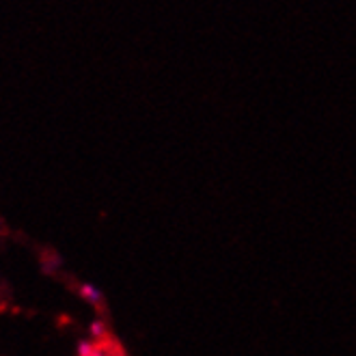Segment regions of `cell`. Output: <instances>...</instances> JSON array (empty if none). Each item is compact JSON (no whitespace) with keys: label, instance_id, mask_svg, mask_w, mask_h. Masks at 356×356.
<instances>
[{"label":"cell","instance_id":"cell-1","mask_svg":"<svg viewBox=\"0 0 356 356\" xmlns=\"http://www.w3.org/2000/svg\"><path fill=\"white\" fill-rule=\"evenodd\" d=\"M80 296L85 298L87 302H91V305H95V307H102V302H104V296H102V291L95 287V285H91V283H85V285H80Z\"/></svg>","mask_w":356,"mask_h":356},{"label":"cell","instance_id":"cell-2","mask_svg":"<svg viewBox=\"0 0 356 356\" xmlns=\"http://www.w3.org/2000/svg\"><path fill=\"white\" fill-rule=\"evenodd\" d=\"M89 330H91L93 339H104V337H106V326H104V322H99V320H95Z\"/></svg>","mask_w":356,"mask_h":356},{"label":"cell","instance_id":"cell-3","mask_svg":"<svg viewBox=\"0 0 356 356\" xmlns=\"http://www.w3.org/2000/svg\"><path fill=\"white\" fill-rule=\"evenodd\" d=\"M95 350H97V348H95L93 343H89V341H80V343H78V356H91Z\"/></svg>","mask_w":356,"mask_h":356},{"label":"cell","instance_id":"cell-4","mask_svg":"<svg viewBox=\"0 0 356 356\" xmlns=\"http://www.w3.org/2000/svg\"><path fill=\"white\" fill-rule=\"evenodd\" d=\"M91 356H104V354H102V352H99V350H95V352H93V354H91Z\"/></svg>","mask_w":356,"mask_h":356}]
</instances>
